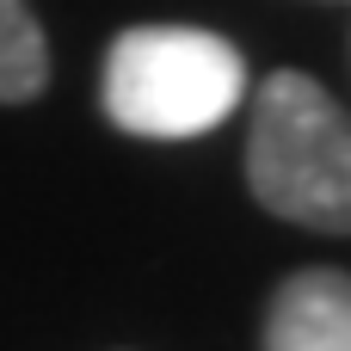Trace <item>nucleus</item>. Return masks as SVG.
<instances>
[{"label":"nucleus","instance_id":"obj_1","mask_svg":"<svg viewBox=\"0 0 351 351\" xmlns=\"http://www.w3.org/2000/svg\"><path fill=\"white\" fill-rule=\"evenodd\" d=\"M105 117L148 142L210 136L247 99V62L197 25H130L105 56Z\"/></svg>","mask_w":351,"mask_h":351},{"label":"nucleus","instance_id":"obj_2","mask_svg":"<svg viewBox=\"0 0 351 351\" xmlns=\"http://www.w3.org/2000/svg\"><path fill=\"white\" fill-rule=\"evenodd\" d=\"M247 185L284 222L351 234V117L321 80L284 68L259 86L247 136Z\"/></svg>","mask_w":351,"mask_h":351},{"label":"nucleus","instance_id":"obj_3","mask_svg":"<svg viewBox=\"0 0 351 351\" xmlns=\"http://www.w3.org/2000/svg\"><path fill=\"white\" fill-rule=\"evenodd\" d=\"M265 351H351V278L296 271L278 284L265 315Z\"/></svg>","mask_w":351,"mask_h":351},{"label":"nucleus","instance_id":"obj_4","mask_svg":"<svg viewBox=\"0 0 351 351\" xmlns=\"http://www.w3.org/2000/svg\"><path fill=\"white\" fill-rule=\"evenodd\" d=\"M49 86V49L25 0H0V105H25Z\"/></svg>","mask_w":351,"mask_h":351}]
</instances>
